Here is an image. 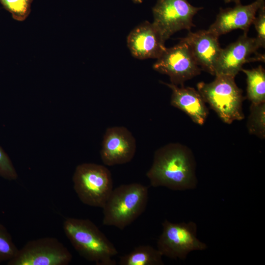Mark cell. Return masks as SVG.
Returning <instances> with one entry per match:
<instances>
[{
    "mask_svg": "<svg viewBox=\"0 0 265 265\" xmlns=\"http://www.w3.org/2000/svg\"><path fill=\"white\" fill-rule=\"evenodd\" d=\"M162 226L157 249L162 256L184 260L190 252L207 248L206 244L197 238V227L194 222L172 223L165 219Z\"/></svg>",
    "mask_w": 265,
    "mask_h": 265,
    "instance_id": "obj_6",
    "label": "cell"
},
{
    "mask_svg": "<svg viewBox=\"0 0 265 265\" xmlns=\"http://www.w3.org/2000/svg\"><path fill=\"white\" fill-rule=\"evenodd\" d=\"M258 15L255 18L254 24L257 36L256 37L260 44L261 48L265 47V3L259 8Z\"/></svg>",
    "mask_w": 265,
    "mask_h": 265,
    "instance_id": "obj_22",
    "label": "cell"
},
{
    "mask_svg": "<svg viewBox=\"0 0 265 265\" xmlns=\"http://www.w3.org/2000/svg\"><path fill=\"white\" fill-rule=\"evenodd\" d=\"M148 188L139 183L124 184L113 189L103 209V224L124 229L145 211Z\"/></svg>",
    "mask_w": 265,
    "mask_h": 265,
    "instance_id": "obj_3",
    "label": "cell"
},
{
    "mask_svg": "<svg viewBox=\"0 0 265 265\" xmlns=\"http://www.w3.org/2000/svg\"><path fill=\"white\" fill-rule=\"evenodd\" d=\"M0 176L8 180L18 177L17 172L8 156L0 146Z\"/></svg>",
    "mask_w": 265,
    "mask_h": 265,
    "instance_id": "obj_21",
    "label": "cell"
},
{
    "mask_svg": "<svg viewBox=\"0 0 265 265\" xmlns=\"http://www.w3.org/2000/svg\"><path fill=\"white\" fill-rule=\"evenodd\" d=\"M72 259L71 253L57 239L46 237L28 241L7 265H67Z\"/></svg>",
    "mask_w": 265,
    "mask_h": 265,
    "instance_id": "obj_8",
    "label": "cell"
},
{
    "mask_svg": "<svg viewBox=\"0 0 265 265\" xmlns=\"http://www.w3.org/2000/svg\"><path fill=\"white\" fill-rule=\"evenodd\" d=\"M33 0H0L4 8L12 15L13 18L18 21L26 19L31 10Z\"/></svg>",
    "mask_w": 265,
    "mask_h": 265,
    "instance_id": "obj_19",
    "label": "cell"
},
{
    "mask_svg": "<svg viewBox=\"0 0 265 265\" xmlns=\"http://www.w3.org/2000/svg\"><path fill=\"white\" fill-rule=\"evenodd\" d=\"M218 38L208 30H200L195 32L189 30L185 37L180 39L186 44L200 69L215 75L216 65L222 50Z\"/></svg>",
    "mask_w": 265,
    "mask_h": 265,
    "instance_id": "obj_14",
    "label": "cell"
},
{
    "mask_svg": "<svg viewBox=\"0 0 265 265\" xmlns=\"http://www.w3.org/2000/svg\"><path fill=\"white\" fill-rule=\"evenodd\" d=\"M127 42L132 55L139 59H158L166 48L158 28L148 21L142 22L132 29Z\"/></svg>",
    "mask_w": 265,
    "mask_h": 265,
    "instance_id": "obj_13",
    "label": "cell"
},
{
    "mask_svg": "<svg viewBox=\"0 0 265 265\" xmlns=\"http://www.w3.org/2000/svg\"><path fill=\"white\" fill-rule=\"evenodd\" d=\"M246 76L247 98L253 104L265 103V70L260 65L251 70L242 69Z\"/></svg>",
    "mask_w": 265,
    "mask_h": 265,
    "instance_id": "obj_17",
    "label": "cell"
},
{
    "mask_svg": "<svg viewBox=\"0 0 265 265\" xmlns=\"http://www.w3.org/2000/svg\"><path fill=\"white\" fill-rule=\"evenodd\" d=\"M160 82L172 90L171 104L186 113L195 123L202 125L209 111L205 102L198 90L193 87H184L171 83Z\"/></svg>",
    "mask_w": 265,
    "mask_h": 265,
    "instance_id": "obj_15",
    "label": "cell"
},
{
    "mask_svg": "<svg viewBox=\"0 0 265 265\" xmlns=\"http://www.w3.org/2000/svg\"><path fill=\"white\" fill-rule=\"evenodd\" d=\"M131 0L135 3H140L143 1V0Z\"/></svg>",
    "mask_w": 265,
    "mask_h": 265,
    "instance_id": "obj_24",
    "label": "cell"
},
{
    "mask_svg": "<svg viewBox=\"0 0 265 265\" xmlns=\"http://www.w3.org/2000/svg\"><path fill=\"white\" fill-rule=\"evenodd\" d=\"M153 69L169 76L171 83L184 86V83L200 74L201 69L193 59L186 44L182 40L174 46L166 48L157 59Z\"/></svg>",
    "mask_w": 265,
    "mask_h": 265,
    "instance_id": "obj_9",
    "label": "cell"
},
{
    "mask_svg": "<svg viewBox=\"0 0 265 265\" xmlns=\"http://www.w3.org/2000/svg\"><path fill=\"white\" fill-rule=\"evenodd\" d=\"M161 253L150 245L136 247L129 253L120 257V265H163Z\"/></svg>",
    "mask_w": 265,
    "mask_h": 265,
    "instance_id": "obj_16",
    "label": "cell"
},
{
    "mask_svg": "<svg viewBox=\"0 0 265 265\" xmlns=\"http://www.w3.org/2000/svg\"><path fill=\"white\" fill-rule=\"evenodd\" d=\"M136 149V140L132 132L124 127L108 128L104 134L101 150V158L107 166L130 162Z\"/></svg>",
    "mask_w": 265,
    "mask_h": 265,
    "instance_id": "obj_11",
    "label": "cell"
},
{
    "mask_svg": "<svg viewBox=\"0 0 265 265\" xmlns=\"http://www.w3.org/2000/svg\"><path fill=\"white\" fill-rule=\"evenodd\" d=\"M265 3V0H256L247 5L240 2L233 7L220 8L214 22L207 30L218 37L238 29L247 33L258 10Z\"/></svg>",
    "mask_w": 265,
    "mask_h": 265,
    "instance_id": "obj_12",
    "label": "cell"
},
{
    "mask_svg": "<svg viewBox=\"0 0 265 265\" xmlns=\"http://www.w3.org/2000/svg\"><path fill=\"white\" fill-rule=\"evenodd\" d=\"M66 237L79 254L97 265H115L118 254L114 245L89 219L66 218L63 222Z\"/></svg>",
    "mask_w": 265,
    "mask_h": 265,
    "instance_id": "obj_2",
    "label": "cell"
},
{
    "mask_svg": "<svg viewBox=\"0 0 265 265\" xmlns=\"http://www.w3.org/2000/svg\"><path fill=\"white\" fill-rule=\"evenodd\" d=\"M203 8L192 5L187 0H157L152 8L153 23L165 42L176 32L195 26L193 18Z\"/></svg>",
    "mask_w": 265,
    "mask_h": 265,
    "instance_id": "obj_7",
    "label": "cell"
},
{
    "mask_svg": "<svg viewBox=\"0 0 265 265\" xmlns=\"http://www.w3.org/2000/svg\"><path fill=\"white\" fill-rule=\"evenodd\" d=\"M260 48L256 38L248 37L247 33H244L235 42L222 49L216 65L215 76L226 75L235 78L245 63L264 62L265 54L258 52Z\"/></svg>",
    "mask_w": 265,
    "mask_h": 265,
    "instance_id": "obj_10",
    "label": "cell"
},
{
    "mask_svg": "<svg viewBox=\"0 0 265 265\" xmlns=\"http://www.w3.org/2000/svg\"><path fill=\"white\" fill-rule=\"evenodd\" d=\"M74 189L84 204L104 207L113 190L110 171L105 166L92 163L78 165L75 170Z\"/></svg>",
    "mask_w": 265,
    "mask_h": 265,
    "instance_id": "obj_5",
    "label": "cell"
},
{
    "mask_svg": "<svg viewBox=\"0 0 265 265\" xmlns=\"http://www.w3.org/2000/svg\"><path fill=\"white\" fill-rule=\"evenodd\" d=\"M247 127L249 132L261 139L265 137V103L251 104Z\"/></svg>",
    "mask_w": 265,
    "mask_h": 265,
    "instance_id": "obj_18",
    "label": "cell"
},
{
    "mask_svg": "<svg viewBox=\"0 0 265 265\" xmlns=\"http://www.w3.org/2000/svg\"><path fill=\"white\" fill-rule=\"evenodd\" d=\"M18 251L11 235L5 227L0 224V263L12 259Z\"/></svg>",
    "mask_w": 265,
    "mask_h": 265,
    "instance_id": "obj_20",
    "label": "cell"
},
{
    "mask_svg": "<svg viewBox=\"0 0 265 265\" xmlns=\"http://www.w3.org/2000/svg\"><path fill=\"white\" fill-rule=\"evenodd\" d=\"M226 3H229L231 2H234L236 3V4L240 2V0H223Z\"/></svg>",
    "mask_w": 265,
    "mask_h": 265,
    "instance_id": "obj_23",
    "label": "cell"
},
{
    "mask_svg": "<svg viewBox=\"0 0 265 265\" xmlns=\"http://www.w3.org/2000/svg\"><path fill=\"white\" fill-rule=\"evenodd\" d=\"M197 88L205 102L224 123L230 124L244 118L242 107L244 97L234 77L216 75L210 83H198Z\"/></svg>",
    "mask_w": 265,
    "mask_h": 265,
    "instance_id": "obj_4",
    "label": "cell"
},
{
    "mask_svg": "<svg viewBox=\"0 0 265 265\" xmlns=\"http://www.w3.org/2000/svg\"><path fill=\"white\" fill-rule=\"evenodd\" d=\"M196 163L190 150L171 143L157 150L152 165L146 173L151 186L173 190L195 189L197 185Z\"/></svg>",
    "mask_w": 265,
    "mask_h": 265,
    "instance_id": "obj_1",
    "label": "cell"
}]
</instances>
